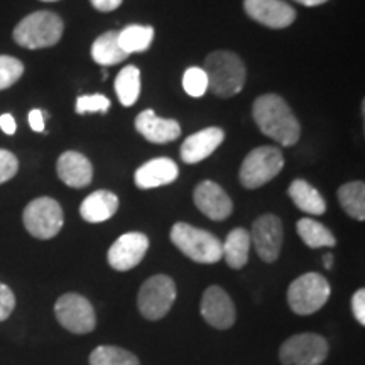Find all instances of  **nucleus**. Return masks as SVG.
Masks as SVG:
<instances>
[{"mask_svg":"<svg viewBox=\"0 0 365 365\" xmlns=\"http://www.w3.org/2000/svg\"><path fill=\"white\" fill-rule=\"evenodd\" d=\"M252 115L259 130L274 143L294 145L301 137V125L289 105L279 95L267 93L254 102Z\"/></svg>","mask_w":365,"mask_h":365,"instance_id":"nucleus-1","label":"nucleus"},{"mask_svg":"<svg viewBox=\"0 0 365 365\" xmlns=\"http://www.w3.org/2000/svg\"><path fill=\"white\" fill-rule=\"evenodd\" d=\"M203 71L207 73L210 91L222 98L240 93L247 80V70L240 56L223 49L210 53L205 58Z\"/></svg>","mask_w":365,"mask_h":365,"instance_id":"nucleus-2","label":"nucleus"},{"mask_svg":"<svg viewBox=\"0 0 365 365\" xmlns=\"http://www.w3.org/2000/svg\"><path fill=\"white\" fill-rule=\"evenodd\" d=\"M171 242L186 257L198 264H215L222 261V240L203 228L178 222L171 228Z\"/></svg>","mask_w":365,"mask_h":365,"instance_id":"nucleus-3","label":"nucleus"},{"mask_svg":"<svg viewBox=\"0 0 365 365\" xmlns=\"http://www.w3.org/2000/svg\"><path fill=\"white\" fill-rule=\"evenodd\" d=\"M61 17L49 11H39L24 17L14 29V41L26 49H43L58 44L63 36Z\"/></svg>","mask_w":365,"mask_h":365,"instance_id":"nucleus-4","label":"nucleus"},{"mask_svg":"<svg viewBox=\"0 0 365 365\" xmlns=\"http://www.w3.org/2000/svg\"><path fill=\"white\" fill-rule=\"evenodd\" d=\"M331 287L325 276L307 272L287 287V304L296 314L307 317L322 309L330 299Z\"/></svg>","mask_w":365,"mask_h":365,"instance_id":"nucleus-5","label":"nucleus"},{"mask_svg":"<svg viewBox=\"0 0 365 365\" xmlns=\"http://www.w3.org/2000/svg\"><path fill=\"white\" fill-rule=\"evenodd\" d=\"M282 166H284V158L279 149L274 145L255 148L242 163L239 180L244 188L257 190L279 175Z\"/></svg>","mask_w":365,"mask_h":365,"instance_id":"nucleus-6","label":"nucleus"},{"mask_svg":"<svg viewBox=\"0 0 365 365\" xmlns=\"http://www.w3.org/2000/svg\"><path fill=\"white\" fill-rule=\"evenodd\" d=\"M176 301V284L166 274H156L140 286L137 308L149 322H158L170 313Z\"/></svg>","mask_w":365,"mask_h":365,"instance_id":"nucleus-7","label":"nucleus"},{"mask_svg":"<svg viewBox=\"0 0 365 365\" xmlns=\"http://www.w3.org/2000/svg\"><path fill=\"white\" fill-rule=\"evenodd\" d=\"M22 222H24L26 230L34 239L49 240L61 232L65 215H63L61 205L56 200L49 198V196H41L24 208Z\"/></svg>","mask_w":365,"mask_h":365,"instance_id":"nucleus-8","label":"nucleus"},{"mask_svg":"<svg viewBox=\"0 0 365 365\" xmlns=\"http://www.w3.org/2000/svg\"><path fill=\"white\" fill-rule=\"evenodd\" d=\"M330 354V345L318 333H298L282 341L279 360L282 365H322Z\"/></svg>","mask_w":365,"mask_h":365,"instance_id":"nucleus-9","label":"nucleus"},{"mask_svg":"<svg viewBox=\"0 0 365 365\" xmlns=\"http://www.w3.org/2000/svg\"><path fill=\"white\" fill-rule=\"evenodd\" d=\"M54 314L59 325L75 335H86L97 327V314L93 307L85 296L78 293L59 296L54 304Z\"/></svg>","mask_w":365,"mask_h":365,"instance_id":"nucleus-10","label":"nucleus"},{"mask_svg":"<svg viewBox=\"0 0 365 365\" xmlns=\"http://www.w3.org/2000/svg\"><path fill=\"white\" fill-rule=\"evenodd\" d=\"M282 239H284V230H282L281 218L269 213L254 222L252 230H250V242L264 262L271 264L277 261L281 254Z\"/></svg>","mask_w":365,"mask_h":365,"instance_id":"nucleus-11","label":"nucleus"},{"mask_svg":"<svg viewBox=\"0 0 365 365\" xmlns=\"http://www.w3.org/2000/svg\"><path fill=\"white\" fill-rule=\"evenodd\" d=\"M149 249L148 235L140 232H129V234L120 235L113 242L112 247L108 249L107 259L112 269L125 272L139 266L145 257Z\"/></svg>","mask_w":365,"mask_h":365,"instance_id":"nucleus-12","label":"nucleus"},{"mask_svg":"<svg viewBox=\"0 0 365 365\" xmlns=\"http://www.w3.org/2000/svg\"><path fill=\"white\" fill-rule=\"evenodd\" d=\"M200 312L205 322L217 330H228L234 327L237 309L234 301L223 287L210 286L203 293Z\"/></svg>","mask_w":365,"mask_h":365,"instance_id":"nucleus-13","label":"nucleus"},{"mask_svg":"<svg viewBox=\"0 0 365 365\" xmlns=\"http://www.w3.org/2000/svg\"><path fill=\"white\" fill-rule=\"evenodd\" d=\"M193 202L196 208L208 217L210 220L222 222L232 215L234 203L220 185L215 181H202L193 191Z\"/></svg>","mask_w":365,"mask_h":365,"instance_id":"nucleus-14","label":"nucleus"},{"mask_svg":"<svg viewBox=\"0 0 365 365\" xmlns=\"http://www.w3.org/2000/svg\"><path fill=\"white\" fill-rule=\"evenodd\" d=\"M244 9L250 19L271 29H284L296 19L294 9L284 0H244Z\"/></svg>","mask_w":365,"mask_h":365,"instance_id":"nucleus-15","label":"nucleus"},{"mask_svg":"<svg viewBox=\"0 0 365 365\" xmlns=\"http://www.w3.org/2000/svg\"><path fill=\"white\" fill-rule=\"evenodd\" d=\"M225 139V132L220 127H208L196 134L186 137L181 144V159L186 164H196L215 153V149Z\"/></svg>","mask_w":365,"mask_h":365,"instance_id":"nucleus-16","label":"nucleus"},{"mask_svg":"<svg viewBox=\"0 0 365 365\" xmlns=\"http://www.w3.org/2000/svg\"><path fill=\"white\" fill-rule=\"evenodd\" d=\"M135 129L153 144H168L181 135V125L173 118H161L153 110L140 112L135 118Z\"/></svg>","mask_w":365,"mask_h":365,"instance_id":"nucleus-17","label":"nucleus"},{"mask_svg":"<svg viewBox=\"0 0 365 365\" xmlns=\"http://www.w3.org/2000/svg\"><path fill=\"white\" fill-rule=\"evenodd\" d=\"M58 178L70 188H85L93 178V168L88 158L76 150H68L58 158L56 163Z\"/></svg>","mask_w":365,"mask_h":365,"instance_id":"nucleus-18","label":"nucleus"},{"mask_svg":"<svg viewBox=\"0 0 365 365\" xmlns=\"http://www.w3.org/2000/svg\"><path fill=\"white\" fill-rule=\"evenodd\" d=\"M178 176H180V170H178V164L173 159L156 158L143 164L135 171L134 181L137 188L150 190L159 188V186L164 185H171L173 181L178 180Z\"/></svg>","mask_w":365,"mask_h":365,"instance_id":"nucleus-19","label":"nucleus"},{"mask_svg":"<svg viewBox=\"0 0 365 365\" xmlns=\"http://www.w3.org/2000/svg\"><path fill=\"white\" fill-rule=\"evenodd\" d=\"M118 210V198L112 191L98 190L86 196L80 207V215L88 223H102L110 220Z\"/></svg>","mask_w":365,"mask_h":365,"instance_id":"nucleus-20","label":"nucleus"},{"mask_svg":"<svg viewBox=\"0 0 365 365\" xmlns=\"http://www.w3.org/2000/svg\"><path fill=\"white\" fill-rule=\"evenodd\" d=\"M223 257L228 267L242 269L249 261V250H250V234L245 228H234L230 234L227 235L225 242L222 244Z\"/></svg>","mask_w":365,"mask_h":365,"instance_id":"nucleus-21","label":"nucleus"},{"mask_svg":"<svg viewBox=\"0 0 365 365\" xmlns=\"http://www.w3.org/2000/svg\"><path fill=\"white\" fill-rule=\"evenodd\" d=\"M287 195L296 207L308 215H323L327 212V202L323 196L304 180H294L291 182Z\"/></svg>","mask_w":365,"mask_h":365,"instance_id":"nucleus-22","label":"nucleus"},{"mask_svg":"<svg viewBox=\"0 0 365 365\" xmlns=\"http://www.w3.org/2000/svg\"><path fill=\"white\" fill-rule=\"evenodd\" d=\"M129 56L124 49L118 44V33L117 31H108L95 39L91 46V58L100 66H113L117 63L124 61Z\"/></svg>","mask_w":365,"mask_h":365,"instance_id":"nucleus-23","label":"nucleus"},{"mask_svg":"<svg viewBox=\"0 0 365 365\" xmlns=\"http://www.w3.org/2000/svg\"><path fill=\"white\" fill-rule=\"evenodd\" d=\"M296 230L301 240L308 245L309 249H322V247H335L336 240L335 235L328 228L313 218H301L296 223Z\"/></svg>","mask_w":365,"mask_h":365,"instance_id":"nucleus-24","label":"nucleus"},{"mask_svg":"<svg viewBox=\"0 0 365 365\" xmlns=\"http://www.w3.org/2000/svg\"><path fill=\"white\" fill-rule=\"evenodd\" d=\"M339 202L346 215L355 220H365V185L362 181H350L339 190Z\"/></svg>","mask_w":365,"mask_h":365,"instance_id":"nucleus-25","label":"nucleus"},{"mask_svg":"<svg viewBox=\"0 0 365 365\" xmlns=\"http://www.w3.org/2000/svg\"><path fill=\"white\" fill-rule=\"evenodd\" d=\"M115 93L124 107H132L140 95V71L135 66L122 68L113 83Z\"/></svg>","mask_w":365,"mask_h":365,"instance_id":"nucleus-26","label":"nucleus"},{"mask_svg":"<svg viewBox=\"0 0 365 365\" xmlns=\"http://www.w3.org/2000/svg\"><path fill=\"white\" fill-rule=\"evenodd\" d=\"M154 39V29L150 26H129L118 33V44L127 54L148 51Z\"/></svg>","mask_w":365,"mask_h":365,"instance_id":"nucleus-27","label":"nucleus"},{"mask_svg":"<svg viewBox=\"0 0 365 365\" xmlns=\"http://www.w3.org/2000/svg\"><path fill=\"white\" fill-rule=\"evenodd\" d=\"M88 362L90 365H140L134 354L115 345L97 346L90 354Z\"/></svg>","mask_w":365,"mask_h":365,"instance_id":"nucleus-28","label":"nucleus"},{"mask_svg":"<svg viewBox=\"0 0 365 365\" xmlns=\"http://www.w3.org/2000/svg\"><path fill=\"white\" fill-rule=\"evenodd\" d=\"M182 88L190 97H203L208 90V78L203 68L191 66L182 75Z\"/></svg>","mask_w":365,"mask_h":365,"instance_id":"nucleus-29","label":"nucleus"},{"mask_svg":"<svg viewBox=\"0 0 365 365\" xmlns=\"http://www.w3.org/2000/svg\"><path fill=\"white\" fill-rule=\"evenodd\" d=\"M24 73V65L17 58L0 56V90L11 88L14 83L21 80Z\"/></svg>","mask_w":365,"mask_h":365,"instance_id":"nucleus-30","label":"nucleus"},{"mask_svg":"<svg viewBox=\"0 0 365 365\" xmlns=\"http://www.w3.org/2000/svg\"><path fill=\"white\" fill-rule=\"evenodd\" d=\"M110 108V100L103 95H81L76 98V113L83 115V113H95V112H108Z\"/></svg>","mask_w":365,"mask_h":365,"instance_id":"nucleus-31","label":"nucleus"},{"mask_svg":"<svg viewBox=\"0 0 365 365\" xmlns=\"http://www.w3.org/2000/svg\"><path fill=\"white\" fill-rule=\"evenodd\" d=\"M19 171V161L11 150L0 149V185L12 180Z\"/></svg>","mask_w":365,"mask_h":365,"instance_id":"nucleus-32","label":"nucleus"},{"mask_svg":"<svg viewBox=\"0 0 365 365\" xmlns=\"http://www.w3.org/2000/svg\"><path fill=\"white\" fill-rule=\"evenodd\" d=\"M16 309V294L4 282H0V323L6 322Z\"/></svg>","mask_w":365,"mask_h":365,"instance_id":"nucleus-33","label":"nucleus"},{"mask_svg":"<svg viewBox=\"0 0 365 365\" xmlns=\"http://www.w3.org/2000/svg\"><path fill=\"white\" fill-rule=\"evenodd\" d=\"M352 312L360 325H365V289L355 291L352 296Z\"/></svg>","mask_w":365,"mask_h":365,"instance_id":"nucleus-34","label":"nucleus"},{"mask_svg":"<svg viewBox=\"0 0 365 365\" xmlns=\"http://www.w3.org/2000/svg\"><path fill=\"white\" fill-rule=\"evenodd\" d=\"M44 118L46 113L39 108H34V110L29 112V125L34 132H44Z\"/></svg>","mask_w":365,"mask_h":365,"instance_id":"nucleus-35","label":"nucleus"},{"mask_svg":"<svg viewBox=\"0 0 365 365\" xmlns=\"http://www.w3.org/2000/svg\"><path fill=\"white\" fill-rule=\"evenodd\" d=\"M91 6H93L100 12H112L115 9L120 7L122 0H90Z\"/></svg>","mask_w":365,"mask_h":365,"instance_id":"nucleus-36","label":"nucleus"},{"mask_svg":"<svg viewBox=\"0 0 365 365\" xmlns=\"http://www.w3.org/2000/svg\"><path fill=\"white\" fill-rule=\"evenodd\" d=\"M0 129H2L4 134H7V135L16 134L17 124L11 113H4V115H0Z\"/></svg>","mask_w":365,"mask_h":365,"instance_id":"nucleus-37","label":"nucleus"},{"mask_svg":"<svg viewBox=\"0 0 365 365\" xmlns=\"http://www.w3.org/2000/svg\"><path fill=\"white\" fill-rule=\"evenodd\" d=\"M294 2H298L304 7H317V6H322V4L328 2V0H294Z\"/></svg>","mask_w":365,"mask_h":365,"instance_id":"nucleus-38","label":"nucleus"},{"mask_svg":"<svg viewBox=\"0 0 365 365\" xmlns=\"http://www.w3.org/2000/svg\"><path fill=\"white\" fill-rule=\"evenodd\" d=\"M323 264H325V269H331L333 267V255L331 254L323 255Z\"/></svg>","mask_w":365,"mask_h":365,"instance_id":"nucleus-39","label":"nucleus"},{"mask_svg":"<svg viewBox=\"0 0 365 365\" xmlns=\"http://www.w3.org/2000/svg\"><path fill=\"white\" fill-rule=\"evenodd\" d=\"M43 2H56V0H43Z\"/></svg>","mask_w":365,"mask_h":365,"instance_id":"nucleus-40","label":"nucleus"}]
</instances>
